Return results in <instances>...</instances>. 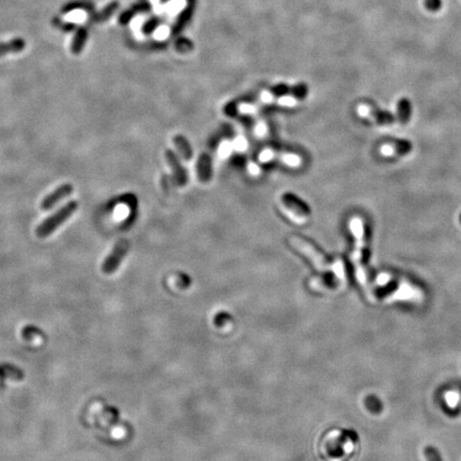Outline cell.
<instances>
[{"mask_svg":"<svg viewBox=\"0 0 461 461\" xmlns=\"http://www.w3.org/2000/svg\"><path fill=\"white\" fill-rule=\"evenodd\" d=\"M196 175L202 184H206L211 178V157L208 153H203L196 165Z\"/></svg>","mask_w":461,"mask_h":461,"instance_id":"obj_9","label":"cell"},{"mask_svg":"<svg viewBox=\"0 0 461 461\" xmlns=\"http://www.w3.org/2000/svg\"><path fill=\"white\" fill-rule=\"evenodd\" d=\"M281 206L287 215L295 220L297 223H303L309 220L311 216V209L307 205L298 199L293 193H284L280 199Z\"/></svg>","mask_w":461,"mask_h":461,"instance_id":"obj_3","label":"cell"},{"mask_svg":"<svg viewBox=\"0 0 461 461\" xmlns=\"http://www.w3.org/2000/svg\"><path fill=\"white\" fill-rule=\"evenodd\" d=\"M350 228H352V232L356 237V248L353 253V262L356 266V272H357L358 279L360 280L362 283H364L365 275H364V270L361 266L362 265L361 264L362 250L364 247V225H363L362 219L355 217L352 221H350Z\"/></svg>","mask_w":461,"mask_h":461,"instance_id":"obj_4","label":"cell"},{"mask_svg":"<svg viewBox=\"0 0 461 461\" xmlns=\"http://www.w3.org/2000/svg\"><path fill=\"white\" fill-rule=\"evenodd\" d=\"M77 208H78V203L76 201H71L66 203L64 206L57 210L53 216L45 219L37 227V236L40 238H45L50 234H53L60 225L64 223V221H66L73 215Z\"/></svg>","mask_w":461,"mask_h":461,"instance_id":"obj_1","label":"cell"},{"mask_svg":"<svg viewBox=\"0 0 461 461\" xmlns=\"http://www.w3.org/2000/svg\"><path fill=\"white\" fill-rule=\"evenodd\" d=\"M88 39V29L85 27H80L77 29L76 34L72 41L71 50L74 55H79L85 44V41Z\"/></svg>","mask_w":461,"mask_h":461,"instance_id":"obj_12","label":"cell"},{"mask_svg":"<svg viewBox=\"0 0 461 461\" xmlns=\"http://www.w3.org/2000/svg\"><path fill=\"white\" fill-rule=\"evenodd\" d=\"M54 25L56 26V27H58L59 29H61L63 31H72L75 29L76 27V25L75 24H68V23H63L61 21H59L58 19H55L54 20Z\"/></svg>","mask_w":461,"mask_h":461,"instance_id":"obj_16","label":"cell"},{"mask_svg":"<svg viewBox=\"0 0 461 461\" xmlns=\"http://www.w3.org/2000/svg\"><path fill=\"white\" fill-rule=\"evenodd\" d=\"M260 159L262 161H270L272 159H279L289 167H297L301 164V157L292 153H279L271 150H265L261 153Z\"/></svg>","mask_w":461,"mask_h":461,"instance_id":"obj_7","label":"cell"},{"mask_svg":"<svg viewBox=\"0 0 461 461\" xmlns=\"http://www.w3.org/2000/svg\"><path fill=\"white\" fill-rule=\"evenodd\" d=\"M424 455L427 461H442L439 451L432 446H426L424 448Z\"/></svg>","mask_w":461,"mask_h":461,"instance_id":"obj_15","label":"cell"},{"mask_svg":"<svg viewBox=\"0 0 461 461\" xmlns=\"http://www.w3.org/2000/svg\"><path fill=\"white\" fill-rule=\"evenodd\" d=\"M73 191L74 187L71 184H64L59 186L55 191L45 196V199L41 203V208L43 210H48L50 208H53L59 201H61L64 198H66V196L72 194Z\"/></svg>","mask_w":461,"mask_h":461,"instance_id":"obj_6","label":"cell"},{"mask_svg":"<svg viewBox=\"0 0 461 461\" xmlns=\"http://www.w3.org/2000/svg\"><path fill=\"white\" fill-rule=\"evenodd\" d=\"M288 243L295 250L303 254L306 259H309L310 262L317 269L324 270L329 267L328 261L324 258V255L304 237L299 235H292L288 237Z\"/></svg>","mask_w":461,"mask_h":461,"instance_id":"obj_2","label":"cell"},{"mask_svg":"<svg viewBox=\"0 0 461 461\" xmlns=\"http://www.w3.org/2000/svg\"><path fill=\"white\" fill-rule=\"evenodd\" d=\"M130 250V243L125 239H122L116 244L113 247V250L111 252L102 263L101 270L104 271L106 275H111L120 266V264L124 260L126 253Z\"/></svg>","mask_w":461,"mask_h":461,"instance_id":"obj_5","label":"cell"},{"mask_svg":"<svg viewBox=\"0 0 461 461\" xmlns=\"http://www.w3.org/2000/svg\"><path fill=\"white\" fill-rule=\"evenodd\" d=\"M442 6L441 0H425V7L429 11H438Z\"/></svg>","mask_w":461,"mask_h":461,"instance_id":"obj_17","label":"cell"},{"mask_svg":"<svg viewBox=\"0 0 461 461\" xmlns=\"http://www.w3.org/2000/svg\"><path fill=\"white\" fill-rule=\"evenodd\" d=\"M166 160L168 162L171 171H172L173 179H174L175 184L179 187L185 186L187 183L186 172H185L184 168L182 167V165L178 162L177 157L175 156V154L172 151H169V150L166 151Z\"/></svg>","mask_w":461,"mask_h":461,"instance_id":"obj_8","label":"cell"},{"mask_svg":"<svg viewBox=\"0 0 461 461\" xmlns=\"http://www.w3.org/2000/svg\"><path fill=\"white\" fill-rule=\"evenodd\" d=\"M92 8H93L92 4L90 2H88V0H76V2H73V3H70L68 5H66L63 8V12L64 13L71 12L73 10H77V9H83V10H91Z\"/></svg>","mask_w":461,"mask_h":461,"instance_id":"obj_14","label":"cell"},{"mask_svg":"<svg viewBox=\"0 0 461 461\" xmlns=\"http://www.w3.org/2000/svg\"><path fill=\"white\" fill-rule=\"evenodd\" d=\"M26 47V42L22 38H15L9 42H0V57L9 54H19Z\"/></svg>","mask_w":461,"mask_h":461,"instance_id":"obj_10","label":"cell"},{"mask_svg":"<svg viewBox=\"0 0 461 461\" xmlns=\"http://www.w3.org/2000/svg\"><path fill=\"white\" fill-rule=\"evenodd\" d=\"M119 8V4L117 2H113V3H111L109 4L105 9H102L101 11L95 13V14H93L91 16V21L93 22H96V23H100V22H105L107 21L109 17L112 15L116 11H117V9Z\"/></svg>","mask_w":461,"mask_h":461,"instance_id":"obj_13","label":"cell"},{"mask_svg":"<svg viewBox=\"0 0 461 461\" xmlns=\"http://www.w3.org/2000/svg\"><path fill=\"white\" fill-rule=\"evenodd\" d=\"M173 144L178 153V155L184 160H190L192 157V150L189 142L184 136L176 135L173 138Z\"/></svg>","mask_w":461,"mask_h":461,"instance_id":"obj_11","label":"cell"}]
</instances>
